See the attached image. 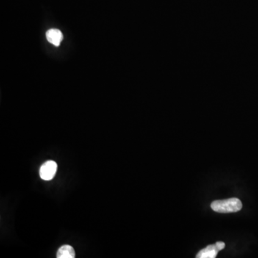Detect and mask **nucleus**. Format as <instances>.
<instances>
[{"label": "nucleus", "mask_w": 258, "mask_h": 258, "mask_svg": "<svg viewBox=\"0 0 258 258\" xmlns=\"http://www.w3.org/2000/svg\"><path fill=\"white\" fill-rule=\"evenodd\" d=\"M57 165L53 161H48L40 167V176L45 181H50L54 178L57 172Z\"/></svg>", "instance_id": "3"}, {"label": "nucleus", "mask_w": 258, "mask_h": 258, "mask_svg": "<svg viewBox=\"0 0 258 258\" xmlns=\"http://www.w3.org/2000/svg\"><path fill=\"white\" fill-rule=\"evenodd\" d=\"M225 244L223 242H216L215 245H208L206 248H204L199 252L198 258H215L217 257L219 251L225 248Z\"/></svg>", "instance_id": "2"}, {"label": "nucleus", "mask_w": 258, "mask_h": 258, "mask_svg": "<svg viewBox=\"0 0 258 258\" xmlns=\"http://www.w3.org/2000/svg\"><path fill=\"white\" fill-rule=\"evenodd\" d=\"M211 207L219 213H232L240 211L242 204L239 199L230 198L225 200H217L211 204Z\"/></svg>", "instance_id": "1"}, {"label": "nucleus", "mask_w": 258, "mask_h": 258, "mask_svg": "<svg viewBox=\"0 0 258 258\" xmlns=\"http://www.w3.org/2000/svg\"><path fill=\"white\" fill-rule=\"evenodd\" d=\"M46 37L50 43L57 47L60 45L61 42L63 39V35L59 29H51L46 32Z\"/></svg>", "instance_id": "4"}, {"label": "nucleus", "mask_w": 258, "mask_h": 258, "mask_svg": "<svg viewBox=\"0 0 258 258\" xmlns=\"http://www.w3.org/2000/svg\"><path fill=\"white\" fill-rule=\"evenodd\" d=\"M57 258H74L76 257V253L73 247L66 245L61 247L57 253Z\"/></svg>", "instance_id": "5"}]
</instances>
